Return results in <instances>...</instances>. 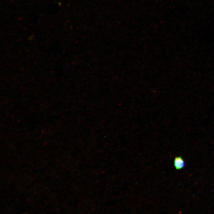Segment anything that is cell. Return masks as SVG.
Wrapping results in <instances>:
<instances>
[{
  "label": "cell",
  "instance_id": "obj_1",
  "mask_svg": "<svg viewBox=\"0 0 214 214\" xmlns=\"http://www.w3.org/2000/svg\"><path fill=\"white\" fill-rule=\"evenodd\" d=\"M174 166L177 169L183 168L185 166L184 160L181 156L176 157L174 161Z\"/></svg>",
  "mask_w": 214,
  "mask_h": 214
}]
</instances>
